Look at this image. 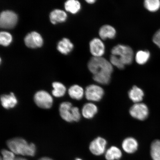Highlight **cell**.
Returning a JSON list of instances; mask_svg holds the SVG:
<instances>
[{
  "instance_id": "cell-11",
  "label": "cell",
  "mask_w": 160,
  "mask_h": 160,
  "mask_svg": "<svg viewBox=\"0 0 160 160\" xmlns=\"http://www.w3.org/2000/svg\"><path fill=\"white\" fill-rule=\"evenodd\" d=\"M1 104L6 109L12 108L18 103V100L12 92L9 95H3L1 96Z\"/></svg>"
},
{
  "instance_id": "cell-23",
  "label": "cell",
  "mask_w": 160,
  "mask_h": 160,
  "mask_svg": "<svg viewBox=\"0 0 160 160\" xmlns=\"http://www.w3.org/2000/svg\"><path fill=\"white\" fill-rule=\"evenodd\" d=\"M150 56L149 51H139L136 53L135 61L139 65L144 64L149 59Z\"/></svg>"
},
{
  "instance_id": "cell-30",
  "label": "cell",
  "mask_w": 160,
  "mask_h": 160,
  "mask_svg": "<svg viewBox=\"0 0 160 160\" xmlns=\"http://www.w3.org/2000/svg\"><path fill=\"white\" fill-rule=\"evenodd\" d=\"M24 41L25 45L27 47L31 48H37L33 41L31 33H29L26 35Z\"/></svg>"
},
{
  "instance_id": "cell-26",
  "label": "cell",
  "mask_w": 160,
  "mask_h": 160,
  "mask_svg": "<svg viewBox=\"0 0 160 160\" xmlns=\"http://www.w3.org/2000/svg\"><path fill=\"white\" fill-rule=\"evenodd\" d=\"M32 38L36 47H41L43 45V40L41 35L36 32H31Z\"/></svg>"
},
{
  "instance_id": "cell-12",
  "label": "cell",
  "mask_w": 160,
  "mask_h": 160,
  "mask_svg": "<svg viewBox=\"0 0 160 160\" xmlns=\"http://www.w3.org/2000/svg\"><path fill=\"white\" fill-rule=\"evenodd\" d=\"M138 143L133 138L129 137L124 140L122 147L124 151L128 153H133L137 151Z\"/></svg>"
},
{
  "instance_id": "cell-29",
  "label": "cell",
  "mask_w": 160,
  "mask_h": 160,
  "mask_svg": "<svg viewBox=\"0 0 160 160\" xmlns=\"http://www.w3.org/2000/svg\"><path fill=\"white\" fill-rule=\"evenodd\" d=\"M72 114L73 121L78 122L79 121L81 115L78 108L77 107H72Z\"/></svg>"
},
{
  "instance_id": "cell-17",
  "label": "cell",
  "mask_w": 160,
  "mask_h": 160,
  "mask_svg": "<svg viewBox=\"0 0 160 160\" xmlns=\"http://www.w3.org/2000/svg\"><path fill=\"white\" fill-rule=\"evenodd\" d=\"M73 48V45L69 39L64 38L58 43L57 49L62 54H67L70 52Z\"/></svg>"
},
{
  "instance_id": "cell-25",
  "label": "cell",
  "mask_w": 160,
  "mask_h": 160,
  "mask_svg": "<svg viewBox=\"0 0 160 160\" xmlns=\"http://www.w3.org/2000/svg\"><path fill=\"white\" fill-rule=\"evenodd\" d=\"M12 37L11 34L8 32L3 31L0 33V43L4 46L9 45L11 42Z\"/></svg>"
},
{
  "instance_id": "cell-27",
  "label": "cell",
  "mask_w": 160,
  "mask_h": 160,
  "mask_svg": "<svg viewBox=\"0 0 160 160\" xmlns=\"http://www.w3.org/2000/svg\"><path fill=\"white\" fill-rule=\"evenodd\" d=\"M110 62L112 65L117 67L118 68L120 69L124 68L125 65L122 62L117 56L111 55L110 58Z\"/></svg>"
},
{
  "instance_id": "cell-31",
  "label": "cell",
  "mask_w": 160,
  "mask_h": 160,
  "mask_svg": "<svg viewBox=\"0 0 160 160\" xmlns=\"http://www.w3.org/2000/svg\"><path fill=\"white\" fill-rule=\"evenodd\" d=\"M153 41L156 45L160 48V29L156 32L153 36Z\"/></svg>"
},
{
  "instance_id": "cell-14",
  "label": "cell",
  "mask_w": 160,
  "mask_h": 160,
  "mask_svg": "<svg viewBox=\"0 0 160 160\" xmlns=\"http://www.w3.org/2000/svg\"><path fill=\"white\" fill-rule=\"evenodd\" d=\"M98 109L97 106L94 104L89 103L85 104L82 109V113L85 118H92L97 113Z\"/></svg>"
},
{
  "instance_id": "cell-8",
  "label": "cell",
  "mask_w": 160,
  "mask_h": 160,
  "mask_svg": "<svg viewBox=\"0 0 160 160\" xmlns=\"http://www.w3.org/2000/svg\"><path fill=\"white\" fill-rule=\"evenodd\" d=\"M107 142L102 138H97L90 143L89 149L93 154L96 156L102 155L105 152Z\"/></svg>"
},
{
  "instance_id": "cell-7",
  "label": "cell",
  "mask_w": 160,
  "mask_h": 160,
  "mask_svg": "<svg viewBox=\"0 0 160 160\" xmlns=\"http://www.w3.org/2000/svg\"><path fill=\"white\" fill-rule=\"evenodd\" d=\"M85 94L86 98L89 101L98 102L103 98L104 91L99 86L91 85L86 88Z\"/></svg>"
},
{
  "instance_id": "cell-32",
  "label": "cell",
  "mask_w": 160,
  "mask_h": 160,
  "mask_svg": "<svg viewBox=\"0 0 160 160\" xmlns=\"http://www.w3.org/2000/svg\"><path fill=\"white\" fill-rule=\"evenodd\" d=\"M86 2L89 4H93L95 2V0H87Z\"/></svg>"
},
{
  "instance_id": "cell-21",
  "label": "cell",
  "mask_w": 160,
  "mask_h": 160,
  "mask_svg": "<svg viewBox=\"0 0 160 160\" xmlns=\"http://www.w3.org/2000/svg\"><path fill=\"white\" fill-rule=\"evenodd\" d=\"M53 89L52 95L55 97L60 98L65 95L66 92L65 86L59 82H54L52 83Z\"/></svg>"
},
{
  "instance_id": "cell-4",
  "label": "cell",
  "mask_w": 160,
  "mask_h": 160,
  "mask_svg": "<svg viewBox=\"0 0 160 160\" xmlns=\"http://www.w3.org/2000/svg\"><path fill=\"white\" fill-rule=\"evenodd\" d=\"M18 16L13 12L7 10L2 12L0 15V26L4 29L15 27L18 21Z\"/></svg>"
},
{
  "instance_id": "cell-35",
  "label": "cell",
  "mask_w": 160,
  "mask_h": 160,
  "mask_svg": "<svg viewBox=\"0 0 160 160\" xmlns=\"http://www.w3.org/2000/svg\"><path fill=\"white\" fill-rule=\"evenodd\" d=\"M75 160H82L80 158H77L75 159Z\"/></svg>"
},
{
  "instance_id": "cell-3",
  "label": "cell",
  "mask_w": 160,
  "mask_h": 160,
  "mask_svg": "<svg viewBox=\"0 0 160 160\" xmlns=\"http://www.w3.org/2000/svg\"><path fill=\"white\" fill-rule=\"evenodd\" d=\"M111 53L112 55L117 56L125 65L131 64L132 62L134 52L132 48L128 46H116L111 50Z\"/></svg>"
},
{
  "instance_id": "cell-5",
  "label": "cell",
  "mask_w": 160,
  "mask_h": 160,
  "mask_svg": "<svg viewBox=\"0 0 160 160\" xmlns=\"http://www.w3.org/2000/svg\"><path fill=\"white\" fill-rule=\"evenodd\" d=\"M34 100L38 107L43 109H49L53 103V99L49 94L44 91H38L35 93Z\"/></svg>"
},
{
  "instance_id": "cell-34",
  "label": "cell",
  "mask_w": 160,
  "mask_h": 160,
  "mask_svg": "<svg viewBox=\"0 0 160 160\" xmlns=\"http://www.w3.org/2000/svg\"><path fill=\"white\" fill-rule=\"evenodd\" d=\"M15 160H27L23 158L18 157L16 158Z\"/></svg>"
},
{
  "instance_id": "cell-18",
  "label": "cell",
  "mask_w": 160,
  "mask_h": 160,
  "mask_svg": "<svg viewBox=\"0 0 160 160\" xmlns=\"http://www.w3.org/2000/svg\"><path fill=\"white\" fill-rule=\"evenodd\" d=\"M68 93L72 98L80 100L82 98L84 95V91L82 88L75 85L71 86L69 88Z\"/></svg>"
},
{
  "instance_id": "cell-28",
  "label": "cell",
  "mask_w": 160,
  "mask_h": 160,
  "mask_svg": "<svg viewBox=\"0 0 160 160\" xmlns=\"http://www.w3.org/2000/svg\"><path fill=\"white\" fill-rule=\"evenodd\" d=\"M2 157L1 160H15V154L11 151L6 149H3L1 151Z\"/></svg>"
},
{
  "instance_id": "cell-22",
  "label": "cell",
  "mask_w": 160,
  "mask_h": 160,
  "mask_svg": "<svg viewBox=\"0 0 160 160\" xmlns=\"http://www.w3.org/2000/svg\"><path fill=\"white\" fill-rule=\"evenodd\" d=\"M151 155L153 160H160V141L155 140L151 143Z\"/></svg>"
},
{
  "instance_id": "cell-19",
  "label": "cell",
  "mask_w": 160,
  "mask_h": 160,
  "mask_svg": "<svg viewBox=\"0 0 160 160\" xmlns=\"http://www.w3.org/2000/svg\"><path fill=\"white\" fill-rule=\"evenodd\" d=\"M122 157L121 150L115 146H112L107 150L105 153V158L107 160H117Z\"/></svg>"
},
{
  "instance_id": "cell-13",
  "label": "cell",
  "mask_w": 160,
  "mask_h": 160,
  "mask_svg": "<svg viewBox=\"0 0 160 160\" xmlns=\"http://www.w3.org/2000/svg\"><path fill=\"white\" fill-rule=\"evenodd\" d=\"M99 34L102 39L105 40L108 38L112 39L115 37L116 31L112 26L105 25L102 26L100 29Z\"/></svg>"
},
{
  "instance_id": "cell-33",
  "label": "cell",
  "mask_w": 160,
  "mask_h": 160,
  "mask_svg": "<svg viewBox=\"0 0 160 160\" xmlns=\"http://www.w3.org/2000/svg\"><path fill=\"white\" fill-rule=\"evenodd\" d=\"M39 160H53L51 158H49L48 157H43L41 158V159H40Z\"/></svg>"
},
{
  "instance_id": "cell-10",
  "label": "cell",
  "mask_w": 160,
  "mask_h": 160,
  "mask_svg": "<svg viewBox=\"0 0 160 160\" xmlns=\"http://www.w3.org/2000/svg\"><path fill=\"white\" fill-rule=\"evenodd\" d=\"M72 103L67 102L62 103L59 107L60 114L62 118L69 122H73L72 114Z\"/></svg>"
},
{
  "instance_id": "cell-6",
  "label": "cell",
  "mask_w": 160,
  "mask_h": 160,
  "mask_svg": "<svg viewBox=\"0 0 160 160\" xmlns=\"http://www.w3.org/2000/svg\"><path fill=\"white\" fill-rule=\"evenodd\" d=\"M129 113L134 118L143 121L148 117L149 109L147 105L144 103H136L130 108Z\"/></svg>"
},
{
  "instance_id": "cell-24",
  "label": "cell",
  "mask_w": 160,
  "mask_h": 160,
  "mask_svg": "<svg viewBox=\"0 0 160 160\" xmlns=\"http://www.w3.org/2000/svg\"><path fill=\"white\" fill-rule=\"evenodd\" d=\"M144 6L146 9L150 12H155L160 7L159 0H146L144 1Z\"/></svg>"
},
{
  "instance_id": "cell-15",
  "label": "cell",
  "mask_w": 160,
  "mask_h": 160,
  "mask_svg": "<svg viewBox=\"0 0 160 160\" xmlns=\"http://www.w3.org/2000/svg\"><path fill=\"white\" fill-rule=\"evenodd\" d=\"M67 17V13L65 11L58 9L53 10L50 15V21L54 24L65 21Z\"/></svg>"
},
{
  "instance_id": "cell-1",
  "label": "cell",
  "mask_w": 160,
  "mask_h": 160,
  "mask_svg": "<svg viewBox=\"0 0 160 160\" xmlns=\"http://www.w3.org/2000/svg\"><path fill=\"white\" fill-rule=\"evenodd\" d=\"M88 67L93 74L95 81L102 85L109 83L113 71L111 62L103 57H92L89 60Z\"/></svg>"
},
{
  "instance_id": "cell-16",
  "label": "cell",
  "mask_w": 160,
  "mask_h": 160,
  "mask_svg": "<svg viewBox=\"0 0 160 160\" xmlns=\"http://www.w3.org/2000/svg\"><path fill=\"white\" fill-rule=\"evenodd\" d=\"M128 95L129 98L136 103H139L143 100L144 94L142 90L134 86L129 91Z\"/></svg>"
},
{
  "instance_id": "cell-20",
  "label": "cell",
  "mask_w": 160,
  "mask_h": 160,
  "mask_svg": "<svg viewBox=\"0 0 160 160\" xmlns=\"http://www.w3.org/2000/svg\"><path fill=\"white\" fill-rule=\"evenodd\" d=\"M65 9L73 14L77 13L81 8V3L77 0H68L65 3Z\"/></svg>"
},
{
  "instance_id": "cell-2",
  "label": "cell",
  "mask_w": 160,
  "mask_h": 160,
  "mask_svg": "<svg viewBox=\"0 0 160 160\" xmlns=\"http://www.w3.org/2000/svg\"><path fill=\"white\" fill-rule=\"evenodd\" d=\"M7 145L11 151L16 154L31 157L35 154L36 148L34 144H28L22 138H16L9 140Z\"/></svg>"
},
{
  "instance_id": "cell-9",
  "label": "cell",
  "mask_w": 160,
  "mask_h": 160,
  "mask_svg": "<svg viewBox=\"0 0 160 160\" xmlns=\"http://www.w3.org/2000/svg\"><path fill=\"white\" fill-rule=\"evenodd\" d=\"M90 52L93 57H102L105 52V46L101 39L95 38L90 42Z\"/></svg>"
}]
</instances>
